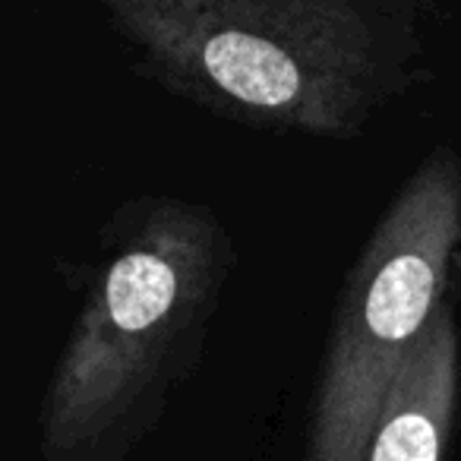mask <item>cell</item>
Returning <instances> with one entry per match:
<instances>
[{
    "instance_id": "cell-1",
    "label": "cell",
    "mask_w": 461,
    "mask_h": 461,
    "mask_svg": "<svg viewBox=\"0 0 461 461\" xmlns=\"http://www.w3.org/2000/svg\"><path fill=\"white\" fill-rule=\"evenodd\" d=\"M417 0H111L161 89L266 133L360 136L427 58Z\"/></svg>"
},
{
    "instance_id": "cell-2",
    "label": "cell",
    "mask_w": 461,
    "mask_h": 461,
    "mask_svg": "<svg viewBox=\"0 0 461 461\" xmlns=\"http://www.w3.org/2000/svg\"><path fill=\"white\" fill-rule=\"evenodd\" d=\"M234 266L221 218L177 196L130 199L41 408L45 461H127L203 357Z\"/></svg>"
},
{
    "instance_id": "cell-3",
    "label": "cell",
    "mask_w": 461,
    "mask_h": 461,
    "mask_svg": "<svg viewBox=\"0 0 461 461\" xmlns=\"http://www.w3.org/2000/svg\"><path fill=\"white\" fill-rule=\"evenodd\" d=\"M461 228V161L436 146L414 167L335 303L326 357L310 398L303 461H360L404 360L446 307Z\"/></svg>"
},
{
    "instance_id": "cell-4",
    "label": "cell",
    "mask_w": 461,
    "mask_h": 461,
    "mask_svg": "<svg viewBox=\"0 0 461 461\" xmlns=\"http://www.w3.org/2000/svg\"><path fill=\"white\" fill-rule=\"evenodd\" d=\"M461 402V332L439 310L392 383L360 461H446Z\"/></svg>"
},
{
    "instance_id": "cell-5",
    "label": "cell",
    "mask_w": 461,
    "mask_h": 461,
    "mask_svg": "<svg viewBox=\"0 0 461 461\" xmlns=\"http://www.w3.org/2000/svg\"><path fill=\"white\" fill-rule=\"evenodd\" d=\"M452 263H458V269H461V228H458V247H455V259Z\"/></svg>"
}]
</instances>
